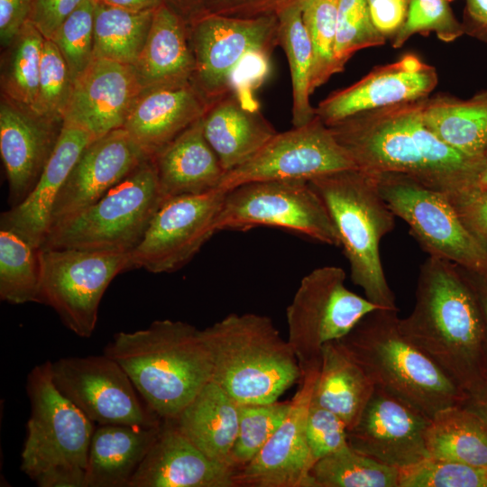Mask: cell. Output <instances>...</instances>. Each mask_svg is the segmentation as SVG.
I'll use <instances>...</instances> for the list:
<instances>
[{"instance_id": "obj_1", "label": "cell", "mask_w": 487, "mask_h": 487, "mask_svg": "<svg viewBox=\"0 0 487 487\" xmlns=\"http://www.w3.org/2000/svg\"><path fill=\"white\" fill-rule=\"evenodd\" d=\"M426 99L358 113L328 127L357 169L403 174L448 197L475 186L487 159L467 156L436 135L423 122Z\"/></svg>"}, {"instance_id": "obj_2", "label": "cell", "mask_w": 487, "mask_h": 487, "mask_svg": "<svg viewBox=\"0 0 487 487\" xmlns=\"http://www.w3.org/2000/svg\"><path fill=\"white\" fill-rule=\"evenodd\" d=\"M402 333L467 395L487 382L486 328L463 267L429 256L420 266Z\"/></svg>"}, {"instance_id": "obj_3", "label": "cell", "mask_w": 487, "mask_h": 487, "mask_svg": "<svg viewBox=\"0 0 487 487\" xmlns=\"http://www.w3.org/2000/svg\"><path fill=\"white\" fill-rule=\"evenodd\" d=\"M104 354L126 372L141 398L162 421L175 419L212 380V363L201 330L170 319L118 332Z\"/></svg>"}, {"instance_id": "obj_4", "label": "cell", "mask_w": 487, "mask_h": 487, "mask_svg": "<svg viewBox=\"0 0 487 487\" xmlns=\"http://www.w3.org/2000/svg\"><path fill=\"white\" fill-rule=\"evenodd\" d=\"M398 311L377 308L335 341L375 386L429 418L463 405L467 394L402 333Z\"/></svg>"}, {"instance_id": "obj_5", "label": "cell", "mask_w": 487, "mask_h": 487, "mask_svg": "<svg viewBox=\"0 0 487 487\" xmlns=\"http://www.w3.org/2000/svg\"><path fill=\"white\" fill-rule=\"evenodd\" d=\"M201 332L212 380L239 404L274 402L300 380L298 359L269 317L233 313Z\"/></svg>"}, {"instance_id": "obj_6", "label": "cell", "mask_w": 487, "mask_h": 487, "mask_svg": "<svg viewBox=\"0 0 487 487\" xmlns=\"http://www.w3.org/2000/svg\"><path fill=\"white\" fill-rule=\"evenodd\" d=\"M308 182L332 219L354 284L379 308L399 310L380 256L381 241L393 230L395 215L381 195L376 176L356 168Z\"/></svg>"}, {"instance_id": "obj_7", "label": "cell", "mask_w": 487, "mask_h": 487, "mask_svg": "<svg viewBox=\"0 0 487 487\" xmlns=\"http://www.w3.org/2000/svg\"><path fill=\"white\" fill-rule=\"evenodd\" d=\"M26 390L21 470L40 487H85L94 422L56 387L50 361L31 371Z\"/></svg>"}, {"instance_id": "obj_8", "label": "cell", "mask_w": 487, "mask_h": 487, "mask_svg": "<svg viewBox=\"0 0 487 487\" xmlns=\"http://www.w3.org/2000/svg\"><path fill=\"white\" fill-rule=\"evenodd\" d=\"M164 200L149 158L96 202L52 226L41 248L131 252Z\"/></svg>"}, {"instance_id": "obj_9", "label": "cell", "mask_w": 487, "mask_h": 487, "mask_svg": "<svg viewBox=\"0 0 487 487\" xmlns=\"http://www.w3.org/2000/svg\"><path fill=\"white\" fill-rule=\"evenodd\" d=\"M345 279V271L337 266L314 269L302 278L286 308L287 340L301 376L319 370L326 343L341 339L366 314L381 308L348 289Z\"/></svg>"}, {"instance_id": "obj_10", "label": "cell", "mask_w": 487, "mask_h": 487, "mask_svg": "<svg viewBox=\"0 0 487 487\" xmlns=\"http://www.w3.org/2000/svg\"><path fill=\"white\" fill-rule=\"evenodd\" d=\"M257 226L279 227L340 247L328 211L308 180L253 181L228 190L216 218V231Z\"/></svg>"}, {"instance_id": "obj_11", "label": "cell", "mask_w": 487, "mask_h": 487, "mask_svg": "<svg viewBox=\"0 0 487 487\" xmlns=\"http://www.w3.org/2000/svg\"><path fill=\"white\" fill-rule=\"evenodd\" d=\"M41 268L40 303L51 307L74 334L88 338L108 285L133 263L131 252L41 248Z\"/></svg>"}, {"instance_id": "obj_12", "label": "cell", "mask_w": 487, "mask_h": 487, "mask_svg": "<svg viewBox=\"0 0 487 487\" xmlns=\"http://www.w3.org/2000/svg\"><path fill=\"white\" fill-rule=\"evenodd\" d=\"M384 201L407 223L429 256L487 273V253L463 224L449 198L400 173L374 174Z\"/></svg>"}, {"instance_id": "obj_13", "label": "cell", "mask_w": 487, "mask_h": 487, "mask_svg": "<svg viewBox=\"0 0 487 487\" xmlns=\"http://www.w3.org/2000/svg\"><path fill=\"white\" fill-rule=\"evenodd\" d=\"M277 15L238 18L206 13L188 23L195 69L192 82L212 104L230 91L232 73L253 51L279 45Z\"/></svg>"}, {"instance_id": "obj_14", "label": "cell", "mask_w": 487, "mask_h": 487, "mask_svg": "<svg viewBox=\"0 0 487 487\" xmlns=\"http://www.w3.org/2000/svg\"><path fill=\"white\" fill-rule=\"evenodd\" d=\"M51 373L59 391L98 425L162 423L139 398L126 372L105 354L59 359L51 362Z\"/></svg>"}, {"instance_id": "obj_15", "label": "cell", "mask_w": 487, "mask_h": 487, "mask_svg": "<svg viewBox=\"0 0 487 487\" xmlns=\"http://www.w3.org/2000/svg\"><path fill=\"white\" fill-rule=\"evenodd\" d=\"M348 169H356L354 162L316 115L304 125L277 133L252 158L225 172L218 188L228 191L244 183L263 180L308 181Z\"/></svg>"}, {"instance_id": "obj_16", "label": "cell", "mask_w": 487, "mask_h": 487, "mask_svg": "<svg viewBox=\"0 0 487 487\" xmlns=\"http://www.w3.org/2000/svg\"><path fill=\"white\" fill-rule=\"evenodd\" d=\"M226 192L216 188L165 199L131 251L133 268L162 273L188 262L217 232L216 222Z\"/></svg>"}, {"instance_id": "obj_17", "label": "cell", "mask_w": 487, "mask_h": 487, "mask_svg": "<svg viewBox=\"0 0 487 487\" xmlns=\"http://www.w3.org/2000/svg\"><path fill=\"white\" fill-rule=\"evenodd\" d=\"M431 418L375 386L354 425L347 429L355 451L400 470L429 457L426 431Z\"/></svg>"}, {"instance_id": "obj_18", "label": "cell", "mask_w": 487, "mask_h": 487, "mask_svg": "<svg viewBox=\"0 0 487 487\" xmlns=\"http://www.w3.org/2000/svg\"><path fill=\"white\" fill-rule=\"evenodd\" d=\"M319 370L301 376L284 420L260 452L236 471V486L311 487L306 419Z\"/></svg>"}, {"instance_id": "obj_19", "label": "cell", "mask_w": 487, "mask_h": 487, "mask_svg": "<svg viewBox=\"0 0 487 487\" xmlns=\"http://www.w3.org/2000/svg\"><path fill=\"white\" fill-rule=\"evenodd\" d=\"M142 90L133 66L93 58L73 81L62 123L97 139L124 126Z\"/></svg>"}, {"instance_id": "obj_20", "label": "cell", "mask_w": 487, "mask_h": 487, "mask_svg": "<svg viewBox=\"0 0 487 487\" xmlns=\"http://www.w3.org/2000/svg\"><path fill=\"white\" fill-rule=\"evenodd\" d=\"M437 83L436 69L409 53L331 93L315 108L316 115L329 126L358 113L428 98Z\"/></svg>"}, {"instance_id": "obj_21", "label": "cell", "mask_w": 487, "mask_h": 487, "mask_svg": "<svg viewBox=\"0 0 487 487\" xmlns=\"http://www.w3.org/2000/svg\"><path fill=\"white\" fill-rule=\"evenodd\" d=\"M149 158L124 127L92 141L56 198L51 228L96 202Z\"/></svg>"}, {"instance_id": "obj_22", "label": "cell", "mask_w": 487, "mask_h": 487, "mask_svg": "<svg viewBox=\"0 0 487 487\" xmlns=\"http://www.w3.org/2000/svg\"><path fill=\"white\" fill-rule=\"evenodd\" d=\"M235 473L204 454L172 420H163L128 487H236Z\"/></svg>"}, {"instance_id": "obj_23", "label": "cell", "mask_w": 487, "mask_h": 487, "mask_svg": "<svg viewBox=\"0 0 487 487\" xmlns=\"http://www.w3.org/2000/svg\"><path fill=\"white\" fill-rule=\"evenodd\" d=\"M62 124L46 121L2 98L0 106V152L12 207L32 190L49 161Z\"/></svg>"}, {"instance_id": "obj_24", "label": "cell", "mask_w": 487, "mask_h": 487, "mask_svg": "<svg viewBox=\"0 0 487 487\" xmlns=\"http://www.w3.org/2000/svg\"><path fill=\"white\" fill-rule=\"evenodd\" d=\"M210 105L191 79L144 88L123 127L152 157L201 118Z\"/></svg>"}, {"instance_id": "obj_25", "label": "cell", "mask_w": 487, "mask_h": 487, "mask_svg": "<svg viewBox=\"0 0 487 487\" xmlns=\"http://www.w3.org/2000/svg\"><path fill=\"white\" fill-rule=\"evenodd\" d=\"M95 139L85 130L62 123L55 148L30 194L1 215V228L41 247L51 228L56 198L79 155Z\"/></svg>"}, {"instance_id": "obj_26", "label": "cell", "mask_w": 487, "mask_h": 487, "mask_svg": "<svg viewBox=\"0 0 487 487\" xmlns=\"http://www.w3.org/2000/svg\"><path fill=\"white\" fill-rule=\"evenodd\" d=\"M152 159L164 199L216 189L225 174L205 137L202 117Z\"/></svg>"}, {"instance_id": "obj_27", "label": "cell", "mask_w": 487, "mask_h": 487, "mask_svg": "<svg viewBox=\"0 0 487 487\" xmlns=\"http://www.w3.org/2000/svg\"><path fill=\"white\" fill-rule=\"evenodd\" d=\"M202 124L225 172L252 158L277 133L259 107L244 105L233 92L209 106Z\"/></svg>"}, {"instance_id": "obj_28", "label": "cell", "mask_w": 487, "mask_h": 487, "mask_svg": "<svg viewBox=\"0 0 487 487\" xmlns=\"http://www.w3.org/2000/svg\"><path fill=\"white\" fill-rule=\"evenodd\" d=\"M133 68L142 89L192 78L195 60L188 23L168 4L155 10L146 42Z\"/></svg>"}, {"instance_id": "obj_29", "label": "cell", "mask_w": 487, "mask_h": 487, "mask_svg": "<svg viewBox=\"0 0 487 487\" xmlns=\"http://www.w3.org/2000/svg\"><path fill=\"white\" fill-rule=\"evenodd\" d=\"M161 426L98 425L91 439L85 487H128Z\"/></svg>"}, {"instance_id": "obj_30", "label": "cell", "mask_w": 487, "mask_h": 487, "mask_svg": "<svg viewBox=\"0 0 487 487\" xmlns=\"http://www.w3.org/2000/svg\"><path fill=\"white\" fill-rule=\"evenodd\" d=\"M172 421L208 457L230 465L239 403L218 383L209 381Z\"/></svg>"}, {"instance_id": "obj_31", "label": "cell", "mask_w": 487, "mask_h": 487, "mask_svg": "<svg viewBox=\"0 0 487 487\" xmlns=\"http://www.w3.org/2000/svg\"><path fill=\"white\" fill-rule=\"evenodd\" d=\"M424 124L458 152L487 159V89L468 99L438 94L425 100Z\"/></svg>"}, {"instance_id": "obj_32", "label": "cell", "mask_w": 487, "mask_h": 487, "mask_svg": "<svg viewBox=\"0 0 487 487\" xmlns=\"http://www.w3.org/2000/svg\"><path fill=\"white\" fill-rule=\"evenodd\" d=\"M375 385L365 372L337 344L326 343L312 400L335 413L352 427L360 417Z\"/></svg>"}, {"instance_id": "obj_33", "label": "cell", "mask_w": 487, "mask_h": 487, "mask_svg": "<svg viewBox=\"0 0 487 487\" xmlns=\"http://www.w3.org/2000/svg\"><path fill=\"white\" fill-rule=\"evenodd\" d=\"M425 439L430 457L487 468V423L463 405L436 413Z\"/></svg>"}, {"instance_id": "obj_34", "label": "cell", "mask_w": 487, "mask_h": 487, "mask_svg": "<svg viewBox=\"0 0 487 487\" xmlns=\"http://www.w3.org/2000/svg\"><path fill=\"white\" fill-rule=\"evenodd\" d=\"M154 12L130 11L96 0L93 58L133 66L146 42Z\"/></svg>"}, {"instance_id": "obj_35", "label": "cell", "mask_w": 487, "mask_h": 487, "mask_svg": "<svg viewBox=\"0 0 487 487\" xmlns=\"http://www.w3.org/2000/svg\"><path fill=\"white\" fill-rule=\"evenodd\" d=\"M44 40L28 21L6 46L9 48L1 76L4 96L35 115Z\"/></svg>"}, {"instance_id": "obj_36", "label": "cell", "mask_w": 487, "mask_h": 487, "mask_svg": "<svg viewBox=\"0 0 487 487\" xmlns=\"http://www.w3.org/2000/svg\"><path fill=\"white\" fill-rule=\"evenodd\" d=\"M302 11V7L294 6L278 15L279 45L287 56L291 78L293 127L304 125L316 116L309 101L312 49Z\"/></svg>"}, {"instance_id": "obj_37", "label": "cell", "mask_w": 487, "mask_h": 487, "mask_svg": "<svg viewBox=\"0 0 487 487\" xmlns=\"http://www.w3.org/2000/svg\"><path fill=\"white\" fill-rule=\"evenodd\" d=\"M41 248L15 232L0 230V298L11 304L40 303Z\"/></svg>"}, {"instance_id": "obj_38", "label": "cell", "mask_w": 487, "mask_h": 487, "mask_svg": "<svg viewBox=\"0 0 487 487\" xmlns=\"http://www.w3.org/2000/svg\"><path fill=\"white\" fill-rule=\"evenodd\" d=\"M311 487H399L400 469L381 464L349 445L317 461Z\"/></svg>"}, {"instance_id": "obj_39", "label": "cell", "mask_w": 487, "mask_h": 487, "mask_svg": "<svg viewBox=\"0 0 487 487\" xmlns=\"http://www.w3.org/2000/svg\"><path fill=\"white\" fill-rule=\"evenodd\" d=\"M291 405L289 401L239 404V423L229 464L236 471L248 464L280 426Z\"/></svg>"}, {"instance_id": "obj_40", "label": "cell", "mask_w": 487, "mask_h": 487, "mask_svg": "<svg viewBox=\"0 0 487 487\" xmlns=\"http://www.w3.org/2000/svg\"><path fill=\"white\" fill-rule=\"evenodd\" d=\"M338 1L310 0L302 11L312 49L310 94L339 73L335 60Z\"/></svg>"}, {"instance_id": "obj_41", "label": "cell", "mask_w": 487, "mask_h": 487, "mask_svg": "<svg viewBox=\"0 0 487 487\" xmlns=\"http://www.w3.org/2000/svg\"><path fill=\"white\" fill-rule=\"evenodd\" d=\"M387 38L375 27L367 0H339L335 60L338 72L360 50L385 44Z\"/></svg>"}, {"instance_id": "obj_42", "label": "cell", "mask_w": 487, "mask_h": 487, "mask_svg": "<svg viewBox=\"0 0 487 487\" xmlns=\"http://www.w3.org/2000/svg\"><path fill=\"white\" fill-rule=\"evenodd\" d=\"M73 78L56 44L45 39L42 46L37 98V116L55 124H62Z\"/></svg>"}, {"instance_id": "obj_43", "label": "cell", "mask_w": 487, "mask_h": 487, "mask_svg": "<svg viewBox=\"0 0 487 487\" xmlns=\"http://www.w3.org/2000/svg\"><path fill=\"white\" fill-rule=\"evenodd\" d=\"M96 6V0H83L51 37L65 59L73 79L93 60Z\"/></svg>"}, {"instance_id": "obj_44", "label": "cell", "mask_w": 487, "mask_h": 487, "mask_svg": "<svg viewBox=\"0 0 487 487\" xmlns=\"http://www.w3.org/2000/svg\"><path fill=\"white\" fill-rule=\"evenodd\" d=\"M399 487H487V468L429 456L400 470Z\"/></svg>"}, {"instance_id": "obj_45", "label": "cell", "mask_w": 487, "mask_h": 487, "mask_svg": "<svg viewBox=\"0 0 487 487\" xmlns=\"http://www.w3.org/2000/svg\"><path fill=\"white\" fill-rule=\"evenodd\" d=\"M435 32L445 42L464 35L462 23L454 14L446 0H412L407 17L391 38V46L400 48L414 34Z\"/></svg>"}, {"instance_id": "obj_46", "label": "cell", "mask_w": 487, "mask_h": 487, "mask_svg": "<svg viewBox=\"0 0 487 487\" xmlns=\"http://www.w3.org/2000/svg\"><path fill=\"white\" fill-rule=\"evenodd\" d=\"M306 438L313 464L348 445L347 427L335 413L312 400L306 419Z\"/></svg>"}, {"instance_id": "obj_47", "label": "cell", "mask_w": 487, "mask_h": 487, "mask_svg": "<svg viewBox=\"0 0 487 487\" xmlns=\"http://www.w3.org/2000/svg\"><path fill=\"white\" fill-rule=\"evenodd\" d=\"M447 198L464 226L487 253V189L473 186Z\"/></svg>"}, {"instance_id": "obj_48", "label": "cell", "mask_w": 487, "mask_h": 487, "mask_svg": "<svg viewBox=\"0 0 487 487\" xmlns=\"http://www.w3.org/2000/svg\"><path fill=\"white\" fill-rule=\"evenodd\" d=\"M310 0H205L206 13L238 18L279 15L285 10L304 8Z\"/></svg>"}, {"instance_id": "obj_49", "label": "cell", "mask_w": 487, "mask_h": 487, "mask_svg": "<svg viewBox=\"0 0 487 487\" xmlns=\"http://www.w3.org/2000/svg\"><path fill=\"white\" fill-rule=\"evenodd\" d=\"M83 0H32L30 20L45 39H51Z\"/></svg>"}, {"instance_id": "obj_50", "label": "cell", "mask_w": 487, "mask_h": 487, "mask_svg": "<svg viewBox=\"0 0 487 487\" xmlns=\"http://www.w3.org/2000/svg\"><path fill=\"white\" fill-rule=\"evenodd\" d=\"M412 0H367L375 27L386 38H392L403 24Z\"/></svg>"}, {"instance_id": "obj_51", "label": "cell", "mask_w": 487, "mask_h": 487, "mask_svg": "<svg viewBox=\"0 0 487 487\" xmlns=\"http://www.w3.org/2000/svg\"><path fill=\"white\" fill-rule=\"evenodd\" d=\"M32 0H0V39L6 47L30 20Z\"/></svg>"}, {"instance_id": "obj_52", "label": "cell", "mask_w": 487, "mask_h": 487, "mask_svg": "<svg viewBox=\"0 0 487 487\" xmlns=\"http://www.w3.org/2000/svg\"><path fill=\"white\" fill-rule=\"evenodd\" d=\"M461 23L464 34L487 44V0H466Z\"/></svg>"}, {"instance_id": "obj_53", "label": "cell", "mask_w": 487, "mask_h": 487, "mask_svg": "<svg viewBox=\"0 0 487 487\" xmlns=\"http://www.w3.org/2000/svg\"><path fill=\"white\" fill-rule=\"evenodd\" d=\"M167 4L188 23L206 14L205 0H168Z\"/></svg>"}, {"instance_id": "obj_54", "label": "cell", "mask_w": 487, "mask_h": 487, "mask_svg": "<svg viewBox=\"0 0 487 487\" xmlns=\"http://www.w3.org/2000/svg\"><path fill=\"white\" fill-rule=\"evenodd\" d=\"M464 270V272L478 299L486 328L487 343V273H478Z\"/></svg>"}, {"instance_id": "obj_55", "label": "cell", "mask_w": 487, "mask_h": 487, "mask_svg": "<svg viewBox=\"0 0 487 487\" xmlns=\"http://www.w3.org/2000/svg\"><path fill=\"white\" fill-rule=\"evenodd\" d=\"M463 406L476 413L487 423V382L469 393Z\"/></svg>"}, {"instance_id": "obj_56", "label": "cell", "mask_w": 487, "mask_h": 487, "mask_svg": "<svg viewBox=\"0 0 487 487\" xmlns=\"http://www.w3.org/2000/svg\"><path fill=\"white\" fill-rule=\"evenodd\" d=\"M110 5L134 12L155 11L168 0H97Z\"/></svg>"}, {"instance_id": "obj_57", "label": "cell", "mask_w": 487, "mask_h": 487, "mask_svg": "<svg viewBox=\"0 0 487 487\" xmlns=\"http://www.w3.org/2000/svg\"><path fill=\"white\" fill-rule=\"evenodd\" d=\"M475 186L479 188L487 189V161L477 179Z\"/></svg>"}, {"instance_id": "obj_58", "label": "cell", "mask_w": 487, "mask_h": 487, "mask_svg": "<svg viewBox=\"0 0 487 487\" xmlns=\"http://www.w3.org/2000/svg\"><path fill=\"white\" fill-rule=\"evenodd\" d=\"M446 1L450 2V1H452V0H446Z\"/></svg>"}, {"instance_id": "obj_59", "label": "cell", "mask_w": 487, "mask_h": 487, "mask_svg": "<svg viewBox=\"0 0 487 487\" xmlns=\"http://www.w3.org/2000/svg\"><path fill=\"white\" fill-rule=\"evenodd\" d=\"M486 158H487V154H486Z\"/></svg>"}]
</instances>
